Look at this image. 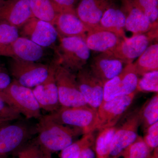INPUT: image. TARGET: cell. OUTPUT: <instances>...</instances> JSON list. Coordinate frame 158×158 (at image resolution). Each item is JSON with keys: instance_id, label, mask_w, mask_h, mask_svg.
I'll use <instances>...</instances> for the list:
<instances>
[{"instance_id": "1", "label": "cell", "mask_w": 158, "mask_h": 158, "mask_svg": "<svg viewBox=\"0 0 158 158\" xmlns=\"http://www.w3.org/2000/svg\"><path fill=\"white\" fill-rule=\"evenodd\" d=\"M39 120L36 125L37 135L34 139L44 154L62 151L73 143L75 137L83 135L81 129L57 123L45 116Z\"/></svg>"}, {"instance_id": "2", "label": "cell", "mask_w": 158, "mask_h": 158, "mask_svg": "<svg viewBox=\"0 0 158 158\" xmlns=\"http://www.w3.org/2000/svg\"><path fill=\"white\" fill-rule=\"evenodd\" d=\"M45 116L57 123L79 128L84 135L94 133L97 130V110L88 105L78 107L61 106L59 110Z\"/></svg>"}, {"instance_id": "3", "label": "cell", "mask_w": 158, "mask_h": 158, "mask_svg": "<svg viewBox=\"0 0 158 158\" xmlns=\"http://www.w3.org/2000/svg\"><path fill=\"white\" fill-rule=\"evenodd\" d=\"M56 49L58 62L72 72H77L86 66L90 57V50L84 38L80 37H59Z\"/></svg>"}, {"instance_id": "4", "label": "cell", "mask_w": 158, "mask_h": 158, "mask_svg": "<svg viewBox=\"0 0 158 158\" xmlns=\"http://www.w3.org/2000/svg\"><path fill=\"white\" fill-rule=\"evenodd\" d=\"M0 95L9 106L27 118H41L40 107L31 88L25 87L13 79Z\"/></svg>"}, {"instance_id": "5", "label": "cell", "mask_w": 158, "mask_h": 158, "mask_svg": "<svg viewBox=\"0 0 158 158\" xmlns=\"http://www.w3.org/2000/svg\"><path fill=\"white\" fill-rule=\"evenodd\" d=\"M62 106L78 107L87 106L78 88L75 74L62 66L57 60L52 63Z\"/></svg>"}, {"instance_id": "6", "label": "cell", "mask_w": 158, "mask_h": 158, "mask_svg": "<svg viewBox=\"0 0 158 158\" xmlns=\"http://www.w3.org/2000/svg\"><path fill=\"white\" fill-rule=\"evenodd\" d=\"M37 133L36 126L25 121L9 123L0 128V158L14 154Z\"/></svg>"}, {"instance_id": "7", "label": "cell", "mask_w": 158, "mask_h": 158, "mask_svg": "<svg viewBox=\"0 0 158 158\" xmlns=\"http://www.w3.org/2000/svg\"><path fill=\"white\" fill-rule=\"evenodd\" d=\"M9 72L13 79L23 86L31 88L41 84L48 77L50 65L37 62L11 58Z\"/></svg>"}, {"instance_id": "8", "label": "cell", "mask_w": 158, "mask_h": 158, "mask_svg": "<svg viewBox=\"0 0 158 158\" xmlns=\"http://www.w3.org/2000/svg\"><path fill=\"white\" fill-rule=\"evenodd\" d=\"M158 38V29L147 34L133 35L130 38L122 39L111 54L123 62L124 64L133 63L136 58L143 53L150 43Z\"/></svg>"}, {"instance_id": "9", "label": "cell", "mask_w": 158, "mask_h": 158, "mask_svg": "<svg viewBox=\"0 0 158 158\" xmlns=\"http://www.w3.org/2000/svg\"><path fill=\"white\" fill-rule=\"evenodd\" d=\"M138 77L133 63L126 65L118 75L105 83L103 101H109L117 97L129 95L137 91Z\"/></svg>"}, {"instance_id": "10", "label": "cell", "mask_w": 158, "mask_h": 158, "mask_svg": "<svg viewBox=\"0 0 158 158\" xmlns=\"http://www.w3.org/2000/svg\"><path fill=\"white\" fill-rule=\"evenodd\" d=\"M137 91L103 101L98 109L97 130L116 126L135 98Z\"/></svg>"}, {"instance_id": "11", "label": "cell", "mask_w": 158, "mask_h": 158, "mask_svg": "<svg viewBox=\"0 0 158 158\" xmlns=\"http://www.w3.org/2000/svg\"><path fill=\"white\" fill-rule=\"evenodd\" d=\"M141 124V109L128 114L121 126L117 127L110 147V154L118 155L134 143L138 137V128Z\"/></svg>"}, {"instance_id": "12", "label": "cell", "mask_w": 158, "mask_h": 158, "mask_svg": "<svg viewBox=\"0 0 158 158\" xmlns=\"http://www.w3.org/2000/svg\"><path fill=\"white\" fill-rule=\"evenodd\" d=\"M79 90L87 105L98 110L103 101L104 85L90 70L85 66L76 74Z\"/></svg>"}, {"instance_id": "13", "label": "cell", "mask_w": 158, "mask_h": 158, "mask_svg": "<svg viewBox=\"0 0 158 158\" xmlns=\"http://www.w3.org/2000/svg\"><path fill=\"white\" fill-rule=\"evenodd\" d=\"M22 37H26L41 47H49L55 43L59 34L50 23L33 17L21 27Z\"/></svg>"}, {"instance_id": "14", "label": "cell", "mask_w": 158, "mask_h": 158, "mask_svg": "<svg viewBox=\"0 0 158 158\" xmlns=\"http://www.w3.org/2000/svg\"><path fill=\"white\" fill-rule=\"evenodd\" d=\"M116 0H79L75 8L77 17L89 29L99 28L105 11L116 4Z\"/></svg>"}, {"instance_id": "15", "label": "cell", "mask_w": 158, "mask_h": 158, "mask_svg": "<svg viewBox=\"0 0 158 158\" xmlns=\"http://www.w3.org/2000/svg\"><path fill=\"white\" fill-rule=\"evenodd\" d=\"M33 17L30 0H5L0 4V23L19 29Z\"/></svg>"}, {"instance_id": "16", "label": "cell", "mask_w": 158, "mask_h": 158, "mask_svg": "<svg viewBox=\"0 0 158 158\" xmlns=\"http://www.w3.org/2000/svg\"><path fill=\"white\" fill-rule=\"evenodd\" d=\"M44 54L43 48L23 37L0 48V56L31 62L39 61Z\"/></svg>"}, {"instance_id": "17", "label": "cell", "mask_w": 158, "mask_h": 158, "mask_svg": "<svg viewBox=\"0 0 158 158\" xmlns=\"http://www.w3.org/2000/svg\"><path fill=\"white\" fill-rule=\"evenodd\" d=\"M33 91L40 109L51 113L61 107L52 63L48 77L41 84L34 87Z\"/></svg>"}, {"instance_id": "18", "label": "cell", "mask_w": 158, "mask_h": 158, "mask_svg": "<svg viewBox=\"0 0 158 158\" xmlns=\"http://www.w3.org/2000/svg\"><path fill=\"white\" fill-rule=\"evenodd\" d=\"M124 64L112 54L101 53L94 57L89 67L94 75L105 85L121 72Z\"/></svg>"}, {"instance_id": "19", "label": "cell", "mask_w": 158, "mask_h": 158, "mask_svg": "<svg viewBox=\"0 0 158 158\" xmlns=\"http://www.w3.org/2000/svg\"><path fill=\"white\" fill-rule=\"evenodd\" d=\"M121 10L126 16L125 29L133 35L147 34L158 29V24L152 23L148 18L133 5L131 0H121Z\"/></svg>"}, {"instance_id": "20", "label": "cell", "mask_w": 158, "mask_h": 158, "mask_svg": "<svg viewBox=\"0 0 158 158\" xmlns=\"http://www.w3.org/2000/svg\"><path fill=\"white\" fill-rule=\"evenodd\" d=\"M121 39L112 32L98 28L88 31L85 40L90 51L111 53Z\"/></svg>"}, {"instance_id": "21", "label": "cell", "mask_w": 158, "mask_h": 158, "mask_svg": "<svg viewBox=\"0 0 158 158\" xmlns=\"http://www.w3.org/2000/svg\"><path fill=\"white\" fill-rule=\"evenodd\" d=\"M54 26L58 32L59 37H80L85 39L89 31L76 13L72 12L59 13Z\"/></svg>"}, {"instance_id": "22", "label": "cell", "mask_w": 158, "mask_h": 158, "mask_svg": "<svg viewBox=\"0 0 158 158\" xmlns=\"http://www.w3.org/2000/svg\"><path fill=\"white\" fill-rule=\"evenodd\" d=\"M125 22L124 12L115 4L103 15L100 21L99 28L112 32L123 39L126 37L124 31Z\"/></svg>"}, {"instance_id": "23", "label": "cell", "mask_w": 158, "mask_h": 158, "mask_svg": "<svg viewBox=\"0 0 158 158\" xmlns=\"http://www.w3.org/2000/svg\"><path fill=\"white\" fill-rule=\"evenodd\" d=\"M133 64L138 76H142L147 73L158 70L157 43L148 46Z\"/></svg>"}, {"instance_id": "24", "label": "cell", "mask_w": 158, "mask_h": 158, "mask_svg": "<svg viewBox=\"0 0 158 158\" xmlns=\"http://www.w3.org/2000/svg\"><path fill=\"white\" fill-rule=\"evenodd\" d=\"M30 4L34 17L54 26L60 12L52 0H30Z\"/></svg>"}, {"instance_id": "25", "label": "cell", "mask_w": 158, "mask_h": 158, "mask_svg": "<svg viewBox=\"0 0 158 158\" xmlns=\"http://www.w3.org/2000/svg\"><path fill=\"white\" fill-rule=\"evenodd\" d=\"M117 127L106 128L99 130L96 141V151L100 158L106 157L110 154V147Z\"/></svg>"}, {"instance_id": "26", "label": "cell", "mask_w": 158, "mask_h": 158, "mask_svg": "<svg viewBox=\"0 0 158 158\" xmlns=\"http://www.w3.org/2000/svg\"><path fill=\"white\" fill-rule=\"evenodd\" d=\"M141 124L144 131L158 121V94H156L141 109Z\"/></svg>"}, {"instance_id": "27", "label": "cell", "mask_w": 158, "mask_h": 158, "mask_svg": "<svg viewBox=\"0 0 158 158\" xmlns=\"http://www.w3.org/2000/svg\"><path fill=\"white\" fill-rule=\"evenodd\" d=\"M152 24H158V0H131Z\"/></svg>"}, {"instance_id": "28", "label": "cell", "mask_w": 158, "mask_h": 158, "mask_svg": "<svg viewBox=\"0 0 158 158\" xmlns=\"http://www.w3.org/2000/svg\"><path fill=\"white\" fill-rule=\"evenodd\" d=\"M94 133L84 135L78 141L72 144L62 150L61 158H78L82 150L88 147V145L93 141Z\"/></svg>"}, {"instance_id": "29", "label": "cell", "mask_w": 158, "mask_h": 158, "mask_svg": "<svg viewBox=\"0 0 158 158\" xmlns=\"http://www.w3.org/2000/svg\"><path fill=\"white\" fill-rule=\"evenodd\" d=\"M137 91L158 92V70L144 74L138 80Z\"/></svg>"}, {"instance_id": "30", "label": "cell", "mask_w": 158, "mask_h": 158, "mask_svg": "<svg viewBox=\"0 0 158 158\" xmlns=\"http://www.w3.org/2000/svg\"><path fill=\"white\" fill-rule=\"evenodd\" d=\"M14 154L16 158H44V154L34 139L31 140Z\"/></svg>"}, {"instance_id": "31", "label": "cell", "mask_w": 158, "mask_h": 158, "mask_svg": "<svg viewBox=\"0 0 158 158\" xmlns=\"http://www.w3.org/2000/svg\"><path fill=\"white\" fill-rule=\"evenodd\" d=\"M19 37L17 28L0 23V48L13 42Z\"/></svg>"}, {"instance_id": "32", "label": "cell", "mask_w": 158, "mask_h": 158, "mask_svg": "<svg viewBox=\"0 0 158 158\" xmlns=\"http://www.w3.org/2000/svg\"><path fill=\"white\" fill-rule=\"evenodd\" d=\"M129 147V156L136 158H147L149 155V147L144 140L138 136L135 141Z\"/></svg>"}, {"instance_id": "33", "label": "cell", "mask_w": 158, "mask_h": 158, "mask_svg": "<svg viewBox=\"0 0 158 158\" xmlns=\"http://www.w3.org/2000/svg\"><path fill=\"white\" fill-rule=\"evenodd\" d=\"M20 115L17 110L8 104L0 95V119L13 121L19 119Z\"/></svg>"}, {"instance_id": "34", "label": "cell", "mask_w": 158, "mask_h": 158, "mask_svg": "<svg viewBox=\"0 0 158 158\" xmlns=\"http://www.w3.org/2000/svg\"><path fill=\"white\" fill-rule=\"evenodd\" d=\"M144 141L148 147L156 148L158 145V122L154 123L144 131Z\"/></svg>"}, {"instance_id": "35", "label": "cell", "mask_w": 158, "mask_h": 158, "mask_svg": "<svg viewBox=\"0 0 158 158\" xmlns=\"http://www.w3.org/2000/svg\"><path fill=\"white\" fill-rule=\"evenodd\" d=\"M11 81L9 71L0 61V91L6 89Z\"/></svg>"}, {"instance_id": "36", "label": "cell", "mask_w": 158, "mask_h": 158, "mask_svg": "<svg viewBox=\"0 0 158 158\" xmlns=\"http://www.w3.org/2000/svg\"><path fill=\"white\" fill-rule=\"evenodd\" d=\"M78 158H95V155L92 150L87 147L82 150Z\"/></svg>"}, {"instance_id": "37", "label": "cell", "mask_w": 158, "mask_h": 158, "mask_svg": "<svg viewBox=\"0 0 158 158\" xmlns=\"http://www.w3.org/2000/svg\"><path fill=\"white\" fill-rule=\"evenodd\" d=\"M10 122L11 121L8 120V119H0V128L3 127L4 126L9 124L10 123Z\"/></svg>"}, {"instance_id": "38", "label": "cell", "mask_w": 158, "mask_h": 158, "mask_svg": "<svg viewBox=\"0 0 158 158\" xmlns=\"http://www.w3.org/2000/svg\"><path fill=\"white\" fill-rule=\"evenodd\" d=\"M44 158H52L50 154L46 153L44 154Z\"/></svg>"}, {"instance_id": "39", "label": "cell", "mask_w": 158, "mask_h": 158, "mask_svg": "<svg viewBox=\"0 0 158 158\" xmlns=\"http://www.w3.org/2000/svg\"><path fill=\"white\" fill-rule=\"evenodd\" d=\"M4 1H5V0H0V4H1V3L2 2Z\"/></svg>"}, {"instance_id": "40", "label": "cell", "mask_w": 158, "mask_h": 158, "mask_svg": "<svg viewBox=\"0 0 158 158\" xmlns=\"http://www.w3.org/2000/svg\"><path fill=\"white\" fill-rule=\"evenodd\" d=\"M128 158H136L132 157L129 156Z\"/></svg>"}]
</instances>
